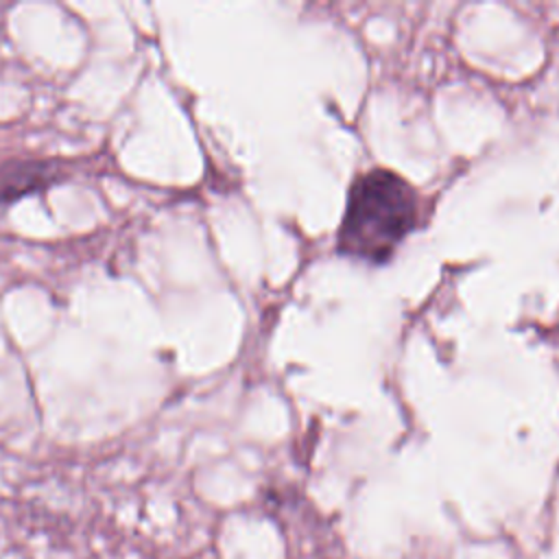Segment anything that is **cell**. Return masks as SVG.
<instances>
[{"label": "cell", "instance_id": "1", "mask_svg": "<svg viewBox=\"0 0 559 559\" xmlns=\"http://www.w3.org/2000/svg\"><path fill=\"white\" fill-rule=\"evenodd\" d=\"M421 201L400 173L371 168L360 173L347 194L338 227V251L369 264L386 262L417 227Z\"/></svg>", "mask_w": 559, "mask_h": 559}, {"label": "cell", "instance_id": "2", "mask_svg": "<svg viewBox=\"0 0 559 559\" xmlns=\"http://www.w3.org/2000/svg\"><path fill=\"white\" fill-rule=\"evenodd\" d=\"M66 173L50 159H13L0 166V205L37 192L61 179Z\"/></svg>", "mask_w": 559, "mask_h": 559}]
</instances>
